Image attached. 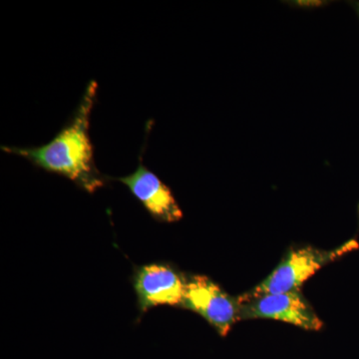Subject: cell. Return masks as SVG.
Returning <instances> with one entry per match:
<instances>
[{
	"instance_id": "obj_6",
	"label": "cell",
	"mask_w": 359,
	"mask_h": 359,
	"mask_svg": "<svg viewBox=\"0 0 359 359\" xmlns=\"http://www.w3.org/2000/svg\"><path fill=\"white\" fill-rule=\"evenodd\" d=\"M113 180L126 186L135 199L155 221L171 224L183 219V211L171 189L144 165L143 152L133 173Z\"/></svg>"
},
{
	"instance_id": "obj_1",
	"label": "cell",
	"mask_w": 359,
	"mask_h": 359,
	"mask_svg": "<svg viewBox=\"0 0 359 359\" xmlns=\"http://www.w3.org/2000/svg\"><path fill=\"white\" fill-rule=\"evenodd\" d=\"M98 83L91 80L69 120L48 143L33 147L1 146L7 154L25 158L37 169L65 177L85 192L102 188L108 177L96 166L90 137V118L96 102Z\"/></svg>"
},
{
	"instance_id": "obj_4",
	"label": "cell",
	"mask_w": 359,
	"mask_h": 359,
	"mask_svg": "<svg viewBox=\"0 0 359 359\" xmlns=\"http://www.w3.org/2000/svg\"><path fill=\"white\" fill-rule=\"evenodd\" d=\"M240 320L283 321L302 330L318 332L323 323L301 292L259 295L241 299Z\"/></svg>"
},
{
	"instance_id": "obj_7",
	"label": "cell",
	"mask_w": 359,
	"mask_h": 359,
	"mask_svg": "<svg viewBox=\"0 0 359 359\" xmlns=\"http://www.w3.org/2000/svg\"><path fill=\"white\" fill-rule=\"evenodd\" d=\"M358 11H359V6H358Z\"/></svg>"
},
{
	"instance_id": "obj_3",
	"label": "cell",
	"mask_w": 359,
	"mask_h": 359,
	"mask_svg": "<svg viewBox=\"0 0 359 359\" xmlns=\"http://www.w3.org/2000/svg\"><path fill=\"white\" fill-rule=\"evenodd\" d=\"M181 308L199 314L221 337H226L240 321L241 302L205 276H187Z\"/></svg>"
},
{
	"instance_id": "obj_5",
	"label": "cell",
	"mask_w": 359,
	"mask_h": 359,
	"mask_svg": "<svg viewBox=\"0 0 359 359\" xmlns=\"http://www.w3.org/2000/svg\"><path fill=\"white\" fill-rule=\"evenodd\" d=\"M133 287L142 313L161 306H182L187 276L169 264H149L136 269Z\"/></svg>"
},
{
	"instance_id": "obj_2",
	"label": "cell",
	"mask_w": 359,
	"mask_h": 359,
	"mask_svg": "<svg viewBox=\"0 0 359 359\" xmlns=\"http://www.w3.org/2000/svg\"><path fill=\"white\" fill-rule=\"evenodd\" d=\"M358 248L356 241H349L341 247L330 250L316 249L311 245L292 249L268 278L238 297L245 299L263 294L301 292L304 283L320 269Z\"/></svg>"
}]
</instances>
